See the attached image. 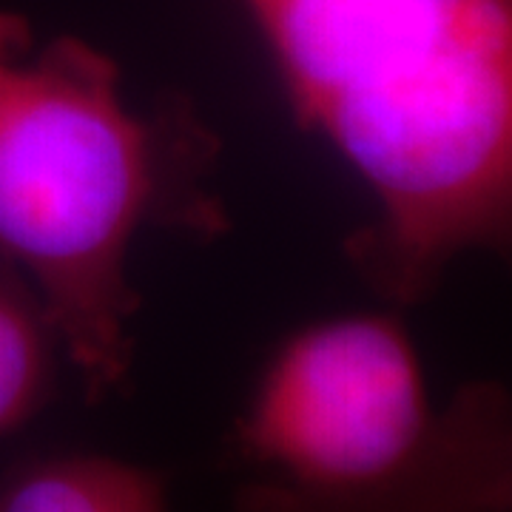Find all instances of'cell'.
<instances>
[{"label": "cell", "instance_id": "6da1fadb", "mask_svg": "<svg viewBox=\"0 0 512 512\" xmlns=\"http://www.w3.org/2000/svg\"><path fill=\"white\" fill-rule=\"evenodd\" d=\"M296 117L356 171L376 217L350 259L416 302L510 239L512 0H242Z\"/></svg>", "mask_w": 512, "mask_h": 512}, {"label": "cell", "instance_id": "7a4b0ae2", "mask_svg": "<svg viewBox=\"0 0 512 512\" xmlns=\"http://www.w3.org/2000/svg\"><path fill=\"white\" fill-rule=\"evenodd\" d=\"M183 120L137 114L92 46L32 49L26 26L0 15V262L35 291L89 396L131 365L137 231L180 211L205 220L183 188L202 134Z\"/></svg>", "mask_w": 512, "mask_h": 512}, {"label": "cell", "instance_id": "3957f363", "mask_svg": "<svg viewBox=\"0 0 512 512\" xmlns=\"http://www.w3.org/2000/svg\"><path fill=\"white\" fill-rule=\"evenodd\" d=\"M237 512H510L498 384L433 399L399 319L353 313L285 339L237 424Z\"/></svg>", "mask_w": 512, "mask_h": 512}, {"label": "cell", "instance_id": "277c9868", "mask_svg": "<svg viewBox=\"0 0 512 512\" xmlns=\"http://www.w3.org/2000/svg\"><path fill=\"white\" fill-rule=\"evenodd\" d=\"M0 512H165V487L120 458H37L0 478Z\"/></svg>", "mask_w": 512, "mask_h": 512}, {"label": "cell", "instance_id": "5b68a950", "mask_svg": "<svg viewBox=\"0 0 512 512\" xmlns=\"http://www.w3.org/2000/svg\"><path fill=\"white\" fill-rule=\"evenodd\" d=\"M63 362V345L35 291L0 262V436L55 399Z\"/></svg>", "mask_w": 512, "mask_h": 512}]
</instances>
